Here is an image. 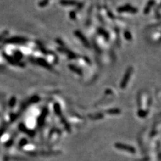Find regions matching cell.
Masks as SVG:
<instances>
[{"mask_svg": "<svg viewBox=\"0 0 161 161\" xmlns=\"http://www.w3.org/2000/svg\"><path fill=\"white\" fill-rule=\"evenodd\" d=\"M116 147L118 148H121V149L126 150L127 151H129V152H132V153H134L135 152V149H134L132 147H127V146H124L123 144H116Z\"/></svg>", "mask_w": 161, "mask_h": 161, "instance_id": "6da1fadb", "label": "cell"}]
</instances>
